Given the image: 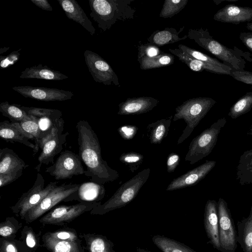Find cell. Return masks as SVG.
<instances>
[{
  "label": "cell",
  "mask_w": 252,
  "mask_h": 252,
  "mask_svg": "<svg viewBox=\"0 0 252 252\" xmlns=\"http://www.w3.org/2000/svg\"><path fill=\"white\" fill-rule=\"evenodd\" d=\"M226 123L225 117L219 119L194 137L189 144L185 160L192 165L208 156L216 146L219 134Z\"/></svg>",
  "instance_id": "8992f818"
},
{
  "label": "cell",
  "mask_w": 252,
  "mask_h": 252,
  "mask_svg": "<svg viewBox=\"0 0 252 252\" xmlns=\"http://www.w3.org/2000/svg\"><path fill=\"white\" fill-rule=\"evenodd\" d=\"M66 17L78 24L89 32L91 35L95 32V29L82 8L75 0H57Z\"/></svg>",
  "instance_id": "ffe728a7"
},
{
  "label": "cell",
  "mask_w": 252,
  "mask_h": 252,
  "mask_svg": "<svg viewBox=\"0 0 252 252\" xmlns=\"http://www.w3.org/2000/svg\"><path fill=\"white\" fill-rule=\"evenodd\" d=\"M47 237L58 241H76L80 239L76 231L72 229H65L44 234Z\"/></svg>",
  "instance_id": "b9f144b4"
},
{
  "label": "cell",
  "mask_w": 252,
  "mask_h": 252,
  "mask_svg": "<svg viewBox=\"0 0 252 252\" xmlns=\"http://www.w3.org/2000/svg\"><path fill=\"white\" fill-rule=\"evenodd\" d=\"M239 37L243 44L252 52V33L241 32Z\"/></svg>",
  "instance_id": "f907efd6"
},
{
  "label": "cell",
  "mask_w": 252,
  "mask_h": 252,
  "mask_svg": "<svg viewBox=\"0 0 252 252\" xmlns=\"http://www.w3.org/2000/svg\"><path fill=\"white\" fill-rule=\"evenodd\" d=\"M30 116V118L23 121L19 124L26 132L30 134L34 138L35 151L33 153V155L34 156L40 149L39 142L41 136V130L38 124L39 120L33 116Z\"/></svg>",
  "instance_id": "d590c367"
},
{
  "label": "cell",
  "mask_w": 252,
  "mask_h": 252,
  "mask_svg": "<svg viewBox=\"0 0 252 252\" xmlns=\"http://www.w3.org/2000/svg\"><path fill=\"white\" fill-rule=\"evenodd\" d=\"M64 122L61 118L54 122L52 126L46 131L39 142L41 152L38 157L39 164L35 169L39 172L42 164L54 163V158L61 153L63 146L69 135L68 132L63 133Z\"/></svg>",
  "instance_id": "52a82bcc"
},
{
  "label": "cell",
  "mask_w": 252,
  "mask_h": 252,
  "mask_svg": "<svg viewBox=\"0 0 252 252\" xmlns=\"http://www.w3.org/2000/svg\"><path fill=\"white\" fill-rule=\"evenodd\" d=\"M31 1L42 10L49 11L53 10L51 5L47 0H31Z\"/></svg>",
  "instance_id": "816d5d0a"
},
{
  "label": "cell",
  "mask_w": 252,
  "mask_h": 252,
  "mask_svg": "<svg viewBox=\"0 0 252 252\" xmlns=\"http://www.w3.org/2000/svg\"><path fill=\"white\" fill-rule=\"evenodd\" d=\"M213 19L219 22L234 24L252 21V8L227 4L218 10Z\"/></svg>",
  "instance_id": "ac0fdd59"
},
{
  "label": "cell",
  "mask_w": 252,
  "mask_h": 252,
  "mask_svg": "<svg viewBox=\"0 0 252 252\" xmlns=\"http://www.w3.org/2000/svg\"><path fill=\"white\" fill-rule=\"evenodd\" d=\"M158 103V100L150 96L127 98L119 104L117 114L129 115L146 113L152 110Z\"/></svg>",
  "instance_id": "d6986e66"
},
{
  "label": "cell",
  "mask_w": 252,
  "mask_h": 252,
  "mask_svg": "<svg viewBox=\"0 0 252 252\" xmlns=\"http://www.w3.org/2000/svg\"><path fill=\"white\" fill-rule=\"evenodd\" d=\"M100 203L81 202L74 205L59 206L44 215L39 221L44 224L63 225L83 213L92 211Z\"/></svg>",
  "instance_id": "7c38bea8"
},
{
  "label": "cell",
  "mask_w": 252,
  "mask_h": 252,
  "mask_svg": "<svg viewBox=\"0 0 252 252\" xmlns=\"http://www.w3.org/2000/svg\"><path fill=\"white\" fill-rule=\"evenodd\" d=\"M188 0H165L159 13V17L171 18L179 13L187 4Z\"/></svg>",
  "instance_id": "74e56055"
},
{
  "label": "cell",
  "mask_w": 252,
  "mask_h": 252,
  "mask_svg": "<svg viewBox=\"0 0 252 252\" xmlns=\"http://www.w3.org/2000/svg\"><path fill=\"white\" fill-rule=\"evenodd\" d=\"M14 238H0V252H28L26 244Z\"/></svg>",
  "instance_id": "f35d334b"
},
{
  "label": "cell",
  "mask_w": 252,
  "mask_h": 252,
  "mask_svg": "<svg viewBox=\"0 0 252 252\" xmlns=\"http://www.w3.org/2000/svg\"><path fill=\"white\" fill-rule=\"evenodd\" d=\"M76 128L79 155L87 168L85 175L90 178L91 181L101 185L117 180L119 174L102 158L99 139L89 123L81 120Z\"/></svg>",
  "instance_id": "6da1fadb"
},
{
  "label": "cell",
  "mask_w": 252,
  "mask_h": 252,
  "mask_svg": "<svg viewBox=\"0 0 252 252\" xmlns=\"http://www.w3.org/2000/svg\"><path fill=\"white\" fill-rule=\"evenodd\" d=\"M251 88L252 89V86L251 87Z\"/></svg>",
  "instance_id": "6f0895ef"
},
{
  "label": "cell",
  "mask_w": 252,
  "mask_h": 252,
  "mask_svg": "<svg viewBox=\"0 0 252 252\" xmlns=\"http://www.w3.org/2000/svg\"><path fill=\"white\" fill-rule=\"evenodd\" d=\"M42 241L43 246L51 252H85L81 239L76 241H58L44 234Z\"/></svg>",
  "instance_id": "f1b7e54d"
},
{
  "label": "cell",
  "mask_w": 252,
  "mask_h": 252,
  "mask_svg": "<svg viewBox=\"0 0 252 252\" xmlns=\"http://www.w3.org/2000/svg\"><path fill=\"white\" fill-rule=\"evenodd\" d=\"M134 0H89L90 16L105 32L118 21L134 18L136 9L130 6Z\"/></svg>",
  "instance_id": "7a4b0ae2"
},
{
  "label": "cell",
  "mask_w": 252,
  "mask_h": 252,
  "mask_svg": "<svg viewBox=\"0 0 252 252\" xmlns=\"http://www.w3.org/2000/svg\"><path fill=\"white\" fill-rule=\"evenodd\" d=\"M216 103L213 98L198 97L189 98L175 108L173 120L183 119L187 126L179 138L178 144L183 142L190 136L195 127Z\"/></svg>",
  "instance_id": "277c9868"
},
{
  "label": "cell",
  "mask_w": 252,
  "mask_h": 252,
  "mask_svg": "<svg viewBox=\"0 0 252 252\" xmlns=\"http://www.w3.org/2000/svg\"><path fill=\"white\" fill-rule=\"evenodd\" d=\"M81 161L79 155L65 150L60 153L51 166L46 168L45 172L57 180L69 179L74 176L85 175L86 170Z\"/></svg>",
  "instance_id": "8fae6325"
},
{
  "label": "cell",
  "mask_w": 252,
  "mask_h": 252,
  "mask_svg": "<svg viewBox=\"0 0 252 252\" xmlns=\"http://www.w3.org/2000/svg\"><path fill=\"white\" fill-rule=\"evenodd\" d=\"M252 108V92L247 93L230 108L228 116L233 119L247 113Z\"/></svg>",
  "instance_id": "836d02e7"
},
{
  "label": "cell",
  "mask_w": 252,
  "mask_h": 252,
  "mask_svg": "<svg viewBox=\"0 0 252 252\" xmlns=\"http://www.w3.org/2000/svg\"><path fill=\"white\" fill-rule=\"evenodd\" d=\"M20 78L21 79H40L59 81L67 79L68 77L59 71L40 64L27 67L22 71Z\"/></svg>",
  "instance_id": "603a6c76"
},
{
  "label": "cell",
  "mask_w": 252,
  "mask_h": 252,
  "mask_svg": "<svg viewBox=\"0 0 252 252\" xmlns=\"http://www.w3.org/2000/svg\"><path fill=\"white\" fill-rule=\"evenodd\" d=\"M12 89L25 97L43 101H64L71 99L74 95L69 91L44 87L20 86Z\"/></svg>",
  "instance_id": "5bb4252c"
},
{
  "label": "cell",
  "mask_w": 252,
  "mask_h": 252,
  "mask_svg": "<svg viewBox=\"0 0 252 252\" xmlns=\"http://www.w3.org/2000/svg\"><path fill=\"white\" fill-rule=\"evenodd\" d=\"M22 175L21 174H0V187H3L12 183L21 177Z\"/></svg>",
  "instance_id": "681fc988"
},
{
  "label": "cell",
  "mask_w": 252,
  "mask_h": 252,
  "mask_svg": "<svg viewBox=\"0 0 252 252\" xmlns=\"http://www.w3.org/2000/svg\"><path fill=\"white\" fill-rule=\"evenodd\" d=\"M79 237L85 240L89 252H116L114 243L105 236L96 233H83Z\"/></svg>",
  "instance_id": "4316f807"
},
{
  "label": "cell",
  "mask_w": 252,
  "mask_h": 252,
  "mask_svg": "<svg viewBox=\"0 0 252 252\" xmlns=\"http://www.w3.org/2000/svg\"><path fill=\"white\" fill-rule=\"evenodd\" d=\"M246 27L248 30L252 31V22H248L247 24Z\"/></svg>",
  "instance_id": "db71d44e"
},
{
  "label": "cell",
  "mask_w": 252,
  "mask_h": 252,
  "mask_svg": "<svg viewBox=\"0 0 252 252\" xmlns=\"http://www.w3.org/2000/svg\"><path fill=\"white\" fill-rule=\"evenodd\" d=\"M180 161L179 155L175 153L170 154L167 158L166 167L167 172L171 173L174 172Z\"/></svg>",
  "instance_id": "c3c4849f"
},
{
  "label": "cell",
  "mask_w": 252,
  "mask_h": 252,
  "mask_svg": "<svg viewBox=\"0 0 252 252\" xmlns=\"http://www.w3.org/2000/svg\"><path fill=\"white\" fill-rule=\"evenodd\" d=\"M144 157L135 152H128L122 154L119 158L120 161L126 165L132 173L136 171L142 163Z\"/></svg>",
  "instance_id": "ab89813d"
},
{
  "label": "cell",
  "mask_w": 252,
  "mask_h": 252,
  "mask_svg": "<svg viewBox=\"0 0 252 252\" xmlns=\"http://www.w3.org/2000/svg\"><path fill=\"white\" fill-rule=\"evenodd\" d=\"M173 55L185 63L192 71L201 72L204 70L218 74L230 75L231 70L223 68L217 65L205 63L191 57L179 48L169 49Z\"/></svg>",
  "instance_id": "44dd1931"
},
{
  "label": "cell",
  "mask_w": 252,
  "mask_h": 252,
  "mask_svg": "<svg viewBox=\"0 0 252 252\" xmlns=\"http://www.w3.org/2000/svg\"><path fill=\"white\" fill-rule=\"evenodd\" d=\"M21 49L14 51L7 56H0V66L2 69L6 68L14 64L19 59Z\"/></svg>",
  "instance_id": "f6af8a7d"
},
{
  "label": "cell",
  "mask_w": 252,
  "mask_h": 252,
  "mask_svg": "<svg viewBox=\"0 0 252 252\" xmlns=\"http://www.w3.org/2000/svg\"><path fill=\"white\" fill-rule=\"evenodd\" d=\"M85 61L93 79L105 85L119 86L118 77L110 65L98 54L86 50Z\"/></svg>",
  "instance_id": "4fadbf2b"
},
{
  "label": "cell",
  "mask_w": 252,
  "mask_h": 252,
  "mask_svg": "<svg viewBox=\"0 0 252 252\" xmlns=\"http://www.w3.org/2000/svg\"><path fill=\"white\" fill-rule=\"evenodd\" d=\"M236 180L241 186L252 184V149L240 156L236 167Z\"/></svg>",
  "instance_id": "83f0119b"
},
{
  "label": "cell",
  "mask_w": 252,
  "mask_h": 252,
  "mask_svg": "<svg viewBox=\"0 0 252 252\" xmlns=\"http://www.w3.org/2000/svg\"><path fill=\"white\" fill-rule=\"evenodd\" d=\"M136 251L137 252H151L149 251H148V250H145L143 249H141V248H138V247H137Z\"/></svg>",
  "instance_id": "f5cc1de1"
},
{
  "label": "cell",
  "mask_w": 252,
  "mask_h": 252,
  "mask_svg": "<svg viewBox=\"0 0 252 252\" xmlns=\"http://www.w3.org/2000/svg\"><path fill=\"white\" fill-rule=\"evenodd\" d=\"M9 47H4V48H1L0 49V55L3 53V52H6L8 49H9Z\"/></svg>",
  "instance_id": "9f6ffc18"
},
{
  "label": "cell",
  "mask_w": 252,
  "mask_h": 252,
  "mask_svg": "<svg viewBox=\"0 0 252 252\" xmlns=\"http://www.w3.org/2000/svg\"><path fill=\"white\" fill-rule=\"evenodd\" d=\"M179 49L184 51L194 58L200 61L205 63L215 65L223 68L231 70L232 68L230 66L221 63L217 59L212 58L198 50L191 48L183 44L178 45Z\"/></svg>",
  "instance_id": "8d00e7d4"
},
{
  "label": "cell",
  "mask_w": 252,
  "mask_h": 252,
  "mask_svg": "<svg viewBox=\"0 0 252 252\" xmlns=\"http://www.w3.org/2000/svg\"><path fill=\"white\" fill-rule=\"evenodd\" d=\"M58 183V182H50L44 187V179L40 173H37L33 186L22 194L14 205L10 207L12 212L24 219L26 214L36 206Z\"/></svg>",
  "instance_id": "9c48e42d"
},
{
  "label": "cell",
  "mask_w": 252,
  "mask_h": 252,
  "mask_svg": "<svg viewBox=\"0 0 252 252\" xmlns=\"http://www.w3.org/2000/svg\"><path fill=\"white\" fill-rule=\"evenodd\" d=\"M152 240L162 252H196L184 244L164 236L155 235Z\"/></svg>",
  "instance_id": "4dcf8cb0"
},
{
  "label": "cell",
  "mask_w": 252,
  "mask_h": 252,
  "mask_svg": "<svg viewBox=\"0 0 252 252\" xmlns=\"http://www.w3.org/2000/svg\"><path fill=\"white\" fill-rule=\"evenodd\" d=\"M247 134L249 135H252V124H251L248 131H247Z\"/></svg>",
  "instance_id": "11a10c76"
},
{
  "label": "cell",
  "mask_w": 252,
  "mask_h": 252,
  "mask_svg": "<svg viewBox=\"0 0 252 252\" xmlns=\"http://www.w3.org/2000/svg\"><path fill=\"white\" fill-rule=\"evenodd\" d=\"M0 111L3 116L9 118L12 123H20L31 117L20 108V105L10 104L7 101L0 103Z\"/></svg>",
  "instance_id": "d6a6232c"
},
{
  "label": "cell",
  "mask_w": 252,
  "mask_h": 252,
  "mask_svg": "<svg viewBox=\"0 0 252 252\" xmlns=\"http://www.w3.org/2000/svg\"><path fill=\"white\" fill-rule=\"evenodd\" d=\"M138 57H153L163 53L158 47L150 43L141 44L138 48Z\"/></svg>",
  "instance_id": "ee69618b"
},
{
  "label": "cell",
  "mask_w": 252,
  "mask_h": 252,
  "mask_svg": "<svg viewBox=\"0 0 252 252\" xmlns=\"http://www.w3.org/2000/svg\"><path fill=\"white\" fill-rule=\"evenodd\" d=\"M20 108L28 115L33 116L38 120L40 119H49L54 122L61 119L62 116V112L58 109L26 107L21 105Z\"/></svg>",
  "instance_id": "e575fe53"
},
{
  "label": "cell",
  "mask_w": 252,
  "mask_h": 252,
  "mask_svg": "<svg viewBox=\"0 0 252 252\" xmlns=\"http://www.w3.org/2000/svg\"><path fill=\"white\" fill-rule=\"evenodd\" d=\"M216 164V161L206 160L203 164L174 179L167 186L166 190L172 191L197 184L207 175Z\"/></svg>",
  "instance_id": "9a60e30c"
},
{
  "label": "cell",
  "mask_w": 252,
  "mask_h": 252,
  "mask_svg": "<svg viewBox=\"0 0 252 252\" xmlns=\"http://www.w3.org/2000/svg\"><path fill=\"white\" fill-rule=\"evenodd\" d=\"M80 185L70 183L57 186L36 206L26 214L24 220L26 222L31 223L51 210L60 202L76 200Z\"/></svg>",
  "instance_id": "ba28073f"
},
{
  "label": "cell",
  "mask_w": 252,
  "mask_h": 252,
  "mask_svg": "<svg viewBox=\"0 0 252 252\" xmlns=\"http://www.w3.org/2000/svg\"><path fill=\"white\" fill-rule=\"evenodd\" d=\"M138 127L134 125H128L119 127L118 131L120 136L125 140H131L136 134Z\"/></svg>",
  "instance_id": "7dc6e473"
},
{
  "label": "cell",
  "mask_w": 252,
  "mask_h": 252,
  "mask_svg": "<svg viewBox=\"0 0 252 252\" xmlns=\"http://www.w3.org/2000/svg\"><path fill=\"white\" fill-rule=\"evenodd\" d=\"M187 36L200 47L222 61L224 64L235 70H244L245 62L240 57L238 52L235 49L233 50L225 47L213 38L207 29H189Z\"/></svg>",
  "instance_id": "5b68a950"
},
{
  "label": "cell",
  "mask_w": 252,
  "mask_h": 252,
  "mask_svg": "<svg viewBox=\"0 0 252 252\" xmlns=\"http://www.w3.org/2000/svg\"><path fill=\"white\" fill-rule=\"evenodd\" d=\"M22 238L30 249H35L38 245V238L32 228L25 226L21 232Z\"/></svg>",
  "instance_id": "7bdbcfd3"
},
{
  "label": "cell",
  "mask_w": 252,
  "mask_h": 252,
  "mask_svg": "<svg viewBox=\"0 0 252 252\" xmlns=\"http://www.w3.org/2000/svg\"><path fill=\"white\" fill-rule=\"evenodd\" d=\"M217 203L220 252H236L237 232L230 209L226 201L221 197Z\"/></svg>",
  "instance_id": "30bf717a"
},
{
  "label": "cell",
  "mask_w": 252,
  "mask_h": 252,
  "mask_svg": "<svg viewBox=\"0 0 252 252\" xmlns=\"http://www.w3.org/2000/svg\"><path fill=\"white\" fill-rule=\"evenodd\" d=\"M137 61L140 69L148 70L171 65L174 63V58L170 54L162 53L153 57H137Z\"/></svg>",
  "instance_id": "1f68e13d"
},
{
  "label": "cell",
  "mask_w": 252,
  "mask_h": 252,
  "mask_svg": "<svg viewBox=\"0 0 252 252\" xmlns=\"http://www.w3.org/2000/svg\"><path fill=\"white\" fill-rule=\"evenodd\" d=\"M230 76L235 80L242 83L252 85V72L245 70H237L233 68L230 72Z\"/></svg>",
  "instance_id": "bcb514c9"
},
{
  "label": "cell",
  "mask_w": 252,
  "mask_h": 252,
  "mask_svg": "<svg viewBox=\"0 0 252 252\" xmlns=\"http://www.w3.org/2000/svg\"><path fill=\"white\" fill-rule=\"evenodd\" d=\"M185 26L181 27L179 31L173 28H165L163 30L155 31L148 38L149 43L158 47L184 40L188 37L187 35L179 37L180 33L183 31Z\"/></svg>",
  "instance_id": "d4e9b609"
},
{
  "label": "cell",
  "mask_w": 252,
  "mask_h": 252,
  "mask_svg": "<svg viewBox=\"0 0 252 252\" xmlns=\"http://www.w3.org/2000/svg\"><path fill=\"white\" fill-rule=\"evenodd\" d=\"M105 194L103 186L92 181L80 185L76 194V200L81 202H100Z\"/></svg>",
  "instance_id": "cb8c5ba5"
},
{
  "label": "cell",
  "mask_w": 252,
  "mask_h": 252,
  "mask_svg": "<svg viewBox=\"0 0 252 252\" xmlns=\"http://www.w3.org/2000/svg\"><path fill=\"white\" fill-rule=\"evenodd\" d=\"M28 166L12 149L7 147L0 149V174H22Z\"/></svg>",
  "instance_id": "7402d4cb"
},
{
  "label": "cell",
  "mask_w": 252,
  "mask_h": 252,
  "mask_svg": "<svg viewBox=\"0 0 252 252\" xmlns=\"http://www.w3.org/2000/svg\"><path fill=\"white\" fill-rule=\"evenodd\" d=\"M237 241L243 252H252V205L247 218L237 222Z\"/></svg>",
  "instance_id": "484cf974"
},
{
  "label": "cell",
  "mask_w": 252,
  "mask_h": 252,
  "mask_svg": "<svg viewBox=\"0 0 252 252\" xmlns=\"http://www.w3.org/2000/svg\"><path fill=\"white\" fill-rule=\"evenodd\" d=\"M172 116L150 124L147 127L151 144H160L165 138L169 130Z\"/></svg>",
  "instance_id": "f546056e"
},
{
  "label": "cell",
  "mask_w": 252,
  "mask_h": 252,
  "mask_svg": "<svg viewBox=\"0 0 252 252\" xmlns=\"http://www.w3.org/2000/svg\"><path fill=\"white\" fill-rule=\"evenodd\" d=\"M150 169L146 168L122 185L106 202L100 203L90 211L91 215H102L123 207L132 201L147 181Z\"/></svg>",
  "instance_id": "3957f363"
},
{
  "label": "cell",
  "mask_w": 252,
  "mask_h": 252,
  "mask_svg": "<svg viewBox=\"0 0 252 252\" xmlns=\"http://www.w3.org/2000/svg\"><path fill=\"white\" fill-rule=\"evenodd\" d=\"M22 224L14 217H7L5 220L0 223V235L1 237H15Z\"/></svg>",
  "instance_id": "60d3db41"
},
{
  "label": "cell",
  "mask_w": 252,
  "mask_h": 252,
  "mask_svg": "<svg viewBox=\"0 0 252 252\" xmlns=\"http://www.w3.org/2000/svg\"><path fill=\"white\" fill-rule=\"evenodd\" d=\"M0 137L6 142H18L35 151V144L29 140H34L33 137L26 132L19 123H12L4 121L0 123Z\"/></svg>",
  "instance_id": "e0dca14e"
},
{
  "label": "cell",
  "mask_w": 252,
  "mask_h": 252,
  "mask_svg": "<svg viewBox=\"0 0 252 252\" xmlns=\"http://www.w3.org/2000/svg\"><path fill=\"white\" fill-rule=\"evenodd\" d=\"M204 225L208 238L207 244L220 251L219 233L218 203L215 200L208 199L205 206Z\"/></svg>",
  "instance_id": "2e32d148"
}]
</instances>
